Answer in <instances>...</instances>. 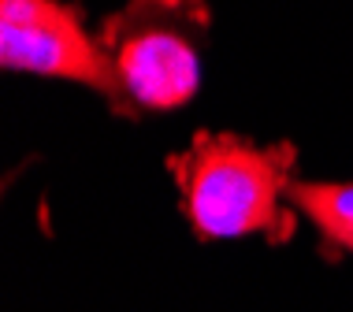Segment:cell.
Returning a JSON list of instances; mask_svg holds the SVG:
<instances>
[{"mask_svg":"<svg viewBox=\"0 0 353 312\" xmlns=\"http://www.w3.org/2000/svg\"><path fill=\"white\" fill-rule=\"evenodd\" d=\"M179 190L190 231L197 242L261 238L290 242L298 231L290 208V186L298 183L294 141H253L231 130H197L186 149L164 160Z\"/></svg>","mask_w":353,"mask_h":312,"instance_id":"obj_1","label":"cell"},{"mask_svg":"<svg viewBox=\"0 0 353 312\" xmlns=\"http://www.w3.org/2000/svg\"><path fill=\"white\" fill-rule=\"evenodd\" d=\"M208 0H127L101 23L130 112H175L201 90Z\"/></svg>","mask_w":353,"mask_h":312,"instance_id":"obj_2","label":"cell"},{"mask_svg":"<svg viewBox=\"0 0 353 312\" xmlns=\"http://www.w3.org/2000/svg\"><path fill=\"white\" fill-rule=\"evenodd\" d=\"M0 63L4 71L63 79L101 93L116 116H130L127 93L101 37L82 23V8L63 0H0Z\"/></svg>","mask_w":353,"mask_h":312,"instance_id":"obj_3","label":"cell"},{"mask_svg":"<svg viewBox=\"0 0 353 312\" xmlns=\"http://www.w3.org/2000/svg\"><path fill=\"white\" fill-rule=\"evenodd\" d=\"M290 205L309 216L331 245L353 253V183H294Z\"/></svg>","mask_w":353,"mask_h":312,"instance_id":"obj_4","label":"cell"}]
</instances>
